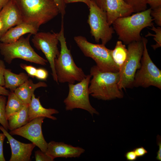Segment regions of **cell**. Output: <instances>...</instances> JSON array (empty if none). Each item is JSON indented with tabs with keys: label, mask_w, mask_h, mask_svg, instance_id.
<instances>
[{
	"label": "cell",
	"mask_w": 161,
	"mask_h": 161,
	"mask_svg": "<svg viewBox=\"0 0 161 161\" xmlns=\"http://www.w3.org/2000/svg\"><path fill=\"white\" fill-rule=\"evenodd\" d=\"M133 150L137 157H143L148 153L147 150L142 146L136 148Z\"/></svg>",
	"instance_id": "cell-34"
},
{
	"label": "cell",
	"mask_w": 161,
	"mask_h": 161,
	"mask_svg": "<svg viewBox=\"0 0 161 161\" xmlns=\"http://www.w3.org/2000/svg\"><path fill=\"white\" fill-rule=\"evenodd\" d=\"M35 155L36 161H52L54 160L46 152L42 151L41 150L35 151Z\"/></svg>",
	"instance_id": "cell-28"
},
{
	"label": "cell",
	"mask_w": 161,
	"mask_h": 161,
	"mask_svg": "<svg viewBox=\"0 0 161 161\" xmlns=\"http://www.w3.org/2000/svg\"><path fill=\"white\" fill-rule=\"evenodd\" d=\"M151 9L118 18L113 23V27L118 39L125 44L142 40L140 33L144 28L154 25L150 15Z\"/></svg>",
	"instance_id": "cell-1"
},
{
	"label": "cell",
	"mask_w": 161,
	"mask_h": 161,
	"mask_svg": "<svg viewBox=\"0 0 161 161\" xmlns=\"http://www.w3.org/2000/svg\"><path fill=\"white\" fill-rule=\"evenodd\" d=\"M157 143L159 146V149L157 152L156 159L160 161H161V140L160 136L158 135L157 136Z\"/></svg>",
	"instance_id": "cell-37"
},
{
	"label": "cell",
	"mask_w": 161,
	"mask_h": 161,
	"mask_svg": "<svg viewBox=\"0 0 161 161\" xmlns=\"http://www.w3.org/2000/svg\"><path fill=\"white\" fill-rule=\"evenodd\" d=\"M10 92L6 88L0 85V96H7L9 95Z\"/></svg>",
	"instance_id": "cell-39"
},
{
	"label": "cell",
	"mask_w": 161,
	"mask_h": 161,
	"mask_svg": "<svg viewBox=\"0 0 161 161\" xmlns=\"http://www.w3.org/2000/svg\"><path fill=\"white\" fill-rule=\"evenodd\" d=\"M34 46L41 50L50 64L54 80L58 84L55 67V61L59 55L58 45V33L49 32H37L34 35L32 39Z\"/></svg>",
	"instance_id": "cell-11"
},
{
	"label": "cell",
	"mask_w": 161,
	"mask_h": 161,
	"mask_svg": "<svg viewBox=\"0 0 161 161\" xmlns=\"http://www.w3.org/2000/svg\"><path fill=\"white\" fill-rule=\"evenodd\" d=\"M89 14L87 23L90 32L95 41L105 45L112 38L115 32L113 27L109 24L106 13L99 8L93 0H91L89 7Z\"/></svg>",
	"instance_id": "cell-10"
},
{
	"label": "cell",
	"mask_w": 161,
	"mask_h": 161,
	"mask_svg": "<svg viewBox=\"0 0 161 161\" xmlns=\"http://www.w3.org/2000/svg\"><path fill=\"white\" fill-rule=\"evenodd\" d=\"M66 4L70 3L81 2L86 4L88 7H89L91 0H64Z\"/></svg>",
	"instance_id": "cell-38"
},
{
	"label": "cell",
	"mask_w": 161,
	"mask_h": 161,
	"mask_svg": "<svg viewBox=\"0 0 161 161\" xmlns=\"http://www.w3.org/2000/svg\"><path fill=\"white\" fill-rule=\"evenodd\" d=\"M144 49L141 66L135 75L133 87L147 88L152 86L161 89V71L153 63L147 48L148 40L142 37Z\"/></svg>",
	"instance_id": "cell-7"
},
{
	"label": "cell",
	"mask_w": 161,
	"mask_h": 161,
	"mask_svg": "<svg viewBox=\"0 0 161 161\" xmlns=\"http://www.w3.org/2000/svg\"><path fill=\"white\" fill-rule=\"evenodd\" d=\"M47 86V84L44 82H39L35 83L31 79H28L18 87L14 92L24 104H29L35 90L40 87Z\"/></svg>",
	"instance_id": "cell-19"
},
{
	"label": "cell",
	"mask_w": 161,
	"mask_h": 161,
	"mask_svg": "<svg viewBox=\"0 0 161 161\" xmlns=\"http://www.w3.org/2000/svg\"><path fill=\"white\" fill-rule=\"evenodd\" d=\"M147 4H148L151 9H154L161 6V0H146Z\"/></svg>",
	"instance_id": "cell-36"
},
{
	"label": "cell",
	"mask_w": 161,
	"mask_h": 161,
	"mask_svg": "<svg viewBox=\"0 0 161 161\" xmlns=\"http://www.w3.org/2000/svg\"><path fill=\"white\" fill-rule=\"evenodd\" d=\"M57 6L61 17H64L66 13V4L64 0H53Z\"/></svg>",
	"instance_id": "cell-31"
},
{
	"label": "cell",
	"mask_w": 161,
	"mask_h": 161,
	"mask_svg": "<svg viewBox=\"0 0 161 161\" xmlns=\"http://www.w3.org/2000/svg\"><path fill=\"white\" fill-rule=\"evenodd\" d=\"M48 76V72L44 69L39 68L37 69L35 77L37 78L42 80H46Z\"/></svg>",
	"instance_id": "cell-30"
},
{
	"label": "cell",
	"mask_w": 161,
	"mask_h": 161,
	"mask_svg": "<svg viewBox=\"0 0 161 161\" xmlns=\"http://www.w3.org/2000/svg\"><path fill=\"white\" fill-rule=\"evenodd\" d=\"M0 19L3 24L0 38L9 29L23 22L20 12L12 0H10L0 11Z\"/></svg>",
	"instance_id": "cell-16"
},
{
	"label": "cell",
	"mask_w": 161,
	"mask_h": 161,
	"mask_svg": "<svg viewBox=\"0 0 161 161\" xmlns=\"http://www.w3.org/2000/svg\"><path fill=\"white\" fill-rule=\"evenodd\" d=\"M45 117H39L34 119L24 125L10 131L11 135H18L31 141L40 150L46 152L48 144L43 136L42 125Z\"/></svg>",
	"instance_id": "cell-12"
},
{
	"label": "cell",
	"mask_w": 161,
	"mask_h": 161,
	"mask_svg": "<svg viewBox=\"0 0 161 161\" xmlns=\"http://www.w3.org/2000/svg\"><path fill=\"white\" fill-rule=\"evenodd\" d=\"M4 86L10 91L14 92L18 86L28 79L29 76L26 73L22 72L17 74L6 69L4 74Z\"/></svg>",
	"instance_id": "cell-20"
},
{
	"label": "cell",
	"mask_w": 161,
	"mask_h": 161,
	"mask_svg": "<svg viewBox=\"0 0 161 161\" xmlns=\"http://www.w3.org/2000/svg\"><path fill=\"white\" fill-rule=\"evenodd\" d=\"M61 30L58 38L61 45L58 56L55 61V67L58 83L74 84L83 79L86 75L81 68L75 63L70 50L67 47L64 35V17H61Z\"/></svg>",
	"instance_id": "cell-4"
},
{
	"label": "cell",
	"mask_w": 161,
	"mask_h": 161,
	"mask_svg": "<svg viewBox=\"0 0 161 161\" xmlns=\"http://www.w3.org/2000/svg\"><path fill=\"white\" fill-rule=\"evenodd\" d=\"M25 104L17 97L14 92L10 91L5 107L7 119L11 116L20 111Z\"/></svg>",
	"instance_id": "cell-22"
},
{
	"label": "cell",
	"mask_w": 161,
	"mask_h": 161,
	"mask_svg": "<svg viewBox=\"0 0 161 161\" xmlns=\"http://www.w3.org/2000/svg\"><path fill=\"white\" fill-rule=\"evenodd\" d=\"M127 161H134L136 160L138 157L134 151L130 150L126 152L124 155Z\"/></svg>",
	"instance_id": "cell-35"
},
{
	"label": "cell",
	"mask_w": 161,
	"mask_h": 161,
	"mask_svg": "<svg viewBox=\"0 0 161 161\" xmlns=\"http://www.w3.org/2000/svg\"><path fill=\"white\" fill-rule=\"evenodd\" d=\"M5 137L3 133H0V161H5L3 151V143Z\"/></svg>",
	"instance_id": "cell-33"
},
{
	"label": "cell",
	"mask_w": 161,
	"mask_h": 161,
	"mask_svg": "<svg viewBox=\"0 0 161 161\" xmlns=\"http://www.w3.org/2000/svg\"><path fill=\"white\" fill-rule=\"evenodd\" d=\"M19 9L23 22L38 29L60 13L53 0H12Z\"/></svg>",
	"instance_id": "cell-2"
},
{
	"label": "cell",
	"mask_w": 161,
	"mask_h": 161,
	"mask_svg": "<svg viewBox=\"0 0 161 161\" xmlns=\"http://www.w3.org/2000/svg\"><path fill=\"white\" fill-rule=\"evenodd\" d=\"M91 77L90 75H88L77 83H69L68 94L64 100L66 111L80 109L87 111L92 116L94 114H99L89 101V86Z\"/></svg>",
	"instance_id": "cell-9"
},
{
	"label": "cell",
	"mask_w": 161,
	"mask_h": 161,
	"mask_svg": "<svg viewBox=\"0 0 161 161\" xmlns=\"http://www.w3.org/2000/svg\"><path fill=\"white\" fill-rule=\"evenodd\" d=\"M106 13L108 22L111 25L117 18L130 16L134 13L132 9L123 0H93Z\"/></svg>",
	"instance_id": "cell-13"
},
{
	"label": "cell",
	"mask_w": 161,
	"mask_h": 161,
	"mask_svg": "<svg viewBox=\"0 0 161 161\" xmlns=\"http://www.w3.org/2000/svg\"><path fill=\"white\" fill-rule=\"evenodd\" d=\"M151 27L150 29L154 31L155 34H153L148 32V34L145 35V37H148L149 36L154 37L153 39L156 43L155 44L152 45L151 47L154 49L155 50L161 47V27H155L153 25Z\"/></svg>",
	"instance_id": "cell-26"
},
{
	"label": "cell",
	"mask_w": 161,
	"mask_h": 161,
	"mask_svg": "<svg viewBox=\"0 0 161 161\" xmlns=\"http://www.w3.org/2000/svg\"><path fill=\"white\" fill-rule=\"evenodd\" d=\"M143 49L142 40L128 44L127 56L119 70L120 79L118 85L121 90L133 87L136 73L141 66Z\"/></svg>",
	"instance_id": "cell-8"
},
{
	"label": "cell",
	"mask_w": 161,
	"mask_h": 161,
	"mask_svg": "<svg viewBox=\"0 0 161 161\" xmlns=\"http://www.w3.org/2000/svg\"><path fill=\"white\" fill-rule=\"evenodd\" d=\"M127 49L125 44L120 40L118 41L114 49L112 50L111 55L113 61L120 69L126 58Z\"/></svg>",
	"instance_id": "cell-23"
},
{
	"label": "cell",
	"mask_w": 161,
	"mask_h": 161,
	"mask_svg": "<svg viewBox=\"0 0 161 161\" xmlns=\"http://www.w3.org/2000/svg\"><path fill=\"white\" fill-rule=\"evenodd\" d=\"M20 66L26 71L29 75L33 78L35 77L37 69L35 67L22 64H20Z\"/></svg>",
	"instance_id": "cell-29"
},
{
	"label": "cell",
	"mask_w": 161,
	"mask_h": 161,
	"mask_svg": "<svg viewBox=\"0 0 161 161\" xmlns=\"http://www.w3.org/2000/svg\"><path fill=\"white\" fill-rule=\"evenodd\" d=\"M10 0H0V11Z\"/></svg>",
	"instance_id": "cell-40"
},
{
	"label": "cell",
	"mask_w": 161,
	"mask_h": 161,
	"mask_svg": "<svg viewBox=\"0 0 161 161\" xmlns=\"http://www.w3.org/2000/svg\"><path fill=\"white\" fill-rule=\"evenodd\" d=\"M38 30L33 25L23 22L9 29L0 38V42L5 43L15 42L25 34L34 35Z\"/></svg>",
	"instance_id": "cell-17"
},
{
	"label": "cell",
	"mask_w": 161,
	"mask_h": 161,
	"mask_svg": "<svg viewBox=\"0 0 161 161\" xmlns=\"http://www.w3.org/2000/svg\"><path fill=\"white\" fill-rule=\"evenodd\" d=\"M85 150L79 147H74L63 142L51 141L48 143L46 153L53 160L57 157H79Z\"/></svg>",
	"instance_id": "cell-15"
},
{
	"label": "cell",
	"mask_w": 161,
	"mask_h": 161,
	"mask_svg": "<svg viewBox=\"0 0 161 161\" xmlns=\"http://www.w3.org/2000/svg\"><path fill=\"white\" fill-rule=\"evenodd\" d=\"M6 98L4 95L0 96V123L7 131L8 129L7 120L5 114Z\"/></svg>",
	"instance_id": "cell-25"
},
{
	"label": "cell",
	"mask_w": 161,
	"mask_h": 161,
	"mask_svg": "<svg viewBox=\"0 0 161 161\" xmlns=\"http://www.w3.org/2000/svg\"><path fill=\"white\" fill-rule=\"evenodd\" d=\"M29 104H25L18 112L7 119L8 129L10 131L20 128L27 123Z\"/></svg>",
	"instance_id": "cell-21"
},
{
	"label": "cell",
	"mask_w": 161,
	"mask_h": 161,
	"mask_svg": "<svg viewBox=\"0 0 161 161\" xmlns=\"http://www.w3.org/2000/svg\"><path fill=\"white\" fill-rule=\"evenodd\" d=\"M59 112L54 109H46L41 105L39 97L36 98L34 94L32 97L31 102L29 104L28 112V122L39 117H47L53 120L57 118L52 115L57 114Z\"/></svg>",
	"instance_id": "cell-18"
},
{
	"label": "cell",
	"mask_w": 161,
	"mask_h": 161,
	"mask_svg": "<svg viewBox=\"0 0 161 161\" xmlns=\"http://www.w3.org/2000/svg\"><path fill=\"white\" fill-rule=\"evenodd\" d=\"M6 69L4 61L0 59V85L4 86V72Z\"/></svg>",
	"instance_id": "cell-32"
},
{
	"label": "cell",
	"mask_w": 161,
	"mask_h": 161,
	"mask_svg": "<svg viewBox=\"0 0 161 161\" xmlns=\"http://www.w3.org/2000/svg\"><path fill=\"white\" fill-rule=\"evenodd\" d=\"M0 130L7 138L11 150L10 161H29L34 148L36 145L33 143H25L21 142L13 138L2 126Z\"/></svg>",
	"instance_id": "cell-14"
},
{
	"label": "cell",
	"mask_w": 161,
	"mask_h": 161,
	"mask_svg": "<svg viewBox=\"0 0 161 161\" xmlns=\"http://www.w3.org/2000/svg\"><path fill=\"white\" fill-rule=\"evenodd\" d=\"M3 27V22L0 19V32L2 30Z\"/></svg>",
	"instance_id": "cell-41"
},
{
	"label": "cell",
	"mask_w": 161,
	"mask_h": 161,
	"mask_svg": "<svg viewBox=\"0 0 161 161\" xmlns=\"http://www.w3.org/2000/svg\"><path fill=\"white\" fill-rule=\"evenodd\" d=\"M133 10L134 13L144 11L147 9L146 0H123Z\"/></svg>",
	"instance_id": "cell-24"
},
{
	"label": "cell",
	"mask_w": 161,
	"mask_h": 161,
	"mask_svg": "<svg viewBox=\"0 0 161 161\" xmlns=\"http://www.w3.org/2000/svg\"><path fill=\"white\" fill-rule=\"evenodd\" d=\"M150 15L158 27L161 26V6L151 9Z\"/></svg>",
	"instance_id": "cell-27"
},
{
	"label": "cell",
	"mask_w": 161,
	"mask_h": 161,
	"mask_svg": "<svg viewBox=\"0 0 161 161\" xmlns=\"http://www.w3.org/2000/svg\"><path fill=\"white\" fill-rule=\"evenodd\" d=\"M74 39L84 55L93 59L100 70L103 72H119V68L112 57V50L107 48L105 45L91 43L85 37L80 35L75 36Z\"/></svg>",
	"instance_id": "cell-5"
},
{
	"label": "cell",
	"mask_w": 161,
	"mask_h": 161,
	"mask_svg": "<svg viewBox=\"0 0 161 161\" xmlns=\"http://www.w3.org/2000/svg\"><path fill=\"white\" fill-rule=\"evenodd\" d=\"M32 35L29 33L25 38L22 36L12 43L0 42V52L7 63L10 64L13 59L18 58L41 65H46L47 61L38 54L30 44Z\"/></svg>",
	"instance_id": "cell-6"
},
{
	"label": "cell",
	"mask_w": 161,
	"mask_h": 161,
	"mask_svg": "<svg viewBox=\"0 0 161 161\" xmlns=\"http://www.w3.org/2000/svg\"><path fill=\"white\" fill-rule=\"evenodd\" d=\"M90 72L92 78L90 81L89 91L92 97L104 100L123 97V92L118 85L119 72L101 71L95 65L91 68Z\"/></svg>",
	"instance_id": "cell-3"
}]
</instances>
